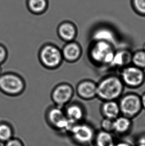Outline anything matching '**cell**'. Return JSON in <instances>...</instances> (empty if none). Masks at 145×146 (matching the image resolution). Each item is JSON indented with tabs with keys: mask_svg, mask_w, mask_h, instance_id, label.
Returning <instances> with one entry per match:
<instances>
[{
	"mask_svg": "<svg viewBox=\"0 0 145 146\" xmlns=\"http://www.w3.org/2000/svg\"><path fill=\"white\" fill-rule=\"evenodd\" d=\"M13 131L10 126L6 124H0V143H5L13 138Z\"/></svg>",
	"mask_w": 145,
	"mask_h": 146,
	"instance_id": "44dd1931",
	"label": "cell"
},
{
	"mask_svg": "<svg viewBox=\"0 0 145 146\" xmlns=\"http://www.w3.org/2000/svg\"><path fill=\"white\" fill-rule=\"evenodd\" d=\"M58 32L60 37L63 40L71 42L76 36V31L75 27L69 23H65L59 26Z\"/></svg>",
	"mask_w": 145,
	"mask_h": 146,
	"instance_id": "e0dca14e",
	"label": "cell"
},
{
	"mask_svg": "<svg viewBox=\"0 0 145 146\" xmlns=\"http://www.w3.org/2000/svg\"><path fill=\"white\" fill-rule=\"evenodd\" d=\"M141 100L142 105L143 109L145 110V92L143 93V94L141 96Z\"/></svg>",
	"mask_w": 145,
	"mask_h": 146,
	"instance_id": "83f0119b",
	"label": "cell"
},
{
	"mask_svg": "<svg viewBox=\"0 0 145 146\" xmlns=\"http://www.w3.org/2000/svg\"><path fill=\"white\" fill-rule=\"evenodd\" d=\"M24 88L22 79L14 74H5L0 77V89L5 93L15 95L20 93Z\"/></svg>",
	"mask_w": 145,
	"mask_h": 146,
	"instance_id": "8992f818",
	"label": "cell"
},
{
	"mask_svg": "<svg viewBox=\"0 0 145 146\" xmlns=\"http://www.w3.org/2000/svg\"><path fill=\"white\" fill-rule=\"evenodd\" d=\"M94 142L96 146H114L115 144L111 133L102 130L96 133Z\"/></svg>",
	"mask_w": 145,
	"mask_h": 146,
	"instance_id": "9a60e30c",
	"label": "cell"
},
{
	"mask_svg": "<svg viewBox=\"0 0 145 146\" xmlns=\"http://www.w3.org/2000/svg\"><path fill=\"white\" fill-rule=\"evenodd\" d=\"M132 122L131 119L124 116H120L113 120V132L118 134H127L131 129Z\"/></svg>",
	"mask_w": 145,
	"mask_h": 146,
	"instance_id": "7c38bea8",
	"label": "cell"
},
{
	"mask_svg": "<svg viewBox=\"0 0 145 146\" xmlns=\"http://www.w3.org/2000/svg\"><path fill=\"white\" fill-rule=\"evenodd\" d=\"M114 146H131L129 143L124 142V141H121L117 143H115Z\"/></svg>",
	"mask_w": 145,
	"mask_h": 146,
	"instance_id": "4316f807",
	"label": "cell"
},
{
	"mask_svg": "<svg viewBox=\"0 0 145 146\" xmlns=\"http://www.w3.org/2000/svg\"><path fill=\"white\" fill-rule=\"evenodd\" d=\"M4 146H25V145L22 140L13 137L8 142L4 143Z\"/></svg>",
	"mask_w": 145,
	"mask_h": 146,
	"instance_id": "603a6c76",
	"label": "cell"
},
{
	"mask_svg": "<svg viewBox=\"0 0 145 146\" xmlns=\"http://www.w3.org/2000/svg\"><path fill=\"white\" fill-rule=\"evenodd\" d=\"M48 119L51 125L55 128L60 131L70 132L74 123L67 118L60 109H52L48 114Z\"/></svg>",
	"mask_w": 145,
	"mask_h": 146,
	"instance_id": "52a82bcc",
	"label": "cell"
},
{
	"mask_svg": "<svg viewBox=\"0 0 145 146\" xmlns=\"http://www.w3.org/2000/svg\"><path fill=\"white\" fill-rule=\"evenodd\" d=\"M73 95V90L70 85H59L53 92V99L56 104L63 106L70 100Z\"/></svg>",
	"mask_w": 145,
	"mask_h": 146,
	"instance_id": "30bf717a",
	"label": "cell"
},
{
	"mask_svg": "<svg viewBox=\"0 0 145 146\" xmlns=\"http://www.w3.org/2000/svg\"><path fill=\"white\" fill-rule=\"evenodd\" d=\"M100 126L102 130L108 132H113V120L106 118H103L100 123Z\"/></svg>",
	"mask_w": 145,
	"mask_h": 146,
	"instance_id": "7402d4cb",
	"label": "cell"
},
{
	"mask_svg": "<svg viewBox=\"0 0 145 146\" xmlns=\"http://www.w3.org/2000/svg\"><path fill=\"white\" fill-rule=\"evenodd\" d=\"M40 58L43 64L47 67H56L61 62L62 54L55 46H45L41 50Z\"/></svg>",
	"mask_w": 145,
	"mask_h": 146,
	"instance_id": "ba28073f",
	"label": "cell"
},
{
	"mask_svg": "<svg viewBox=\"0 0 145 146\" xmlns=\"http://www.w3.org/2000/svg\"><path fill=\"white\" fill-rule=\"evenodd\" d=\"M47 0H28V6L32 13L40 14L47 8Z\"/></svg>",
	"mask_w": 145,
	"mask_h": 146,
	"instance_id": "d6986e66",
	"label": "cell"
},
{
	"mask_svg": "<svg viewBox=\"0 0 145 146\" xmlns=\"http://www.w3.org/2000/svg\"><path fill=\"white\" fill-rule=\"evenodd\" d=\"M118 104L122 115L131 119L137 116L143 109L141 96L133 92L122 95Z\"/></svg>",
	"mask_w": 145,
	"mask_h": 146,
	"instance_id": "3957f363",
	"label": "cell"
},
{
	"mask_svg": "<svg viewBox=\"0 0 145 146\" xmlns=\"http://www.w3.org/2000/svg\"><path fill=\"white\" fill-rule=\"evenodd\" d=\"M136 146H145V136L142 137L139 139Z\"/></svg>",
	"mask_w": 145,
	"mask_h": 146,
	"instance_id": "484cf974",
	"label": "cell"
},
{
	"mask_svg": "<svg viewBox=\"0 0 145 146\" xmlns=\"http://www.w3.org/2000/svg\"><path fill=\"white\" fill-rule=\"evenodd\" d=\"M131 57L132 53L126 50H123L115 52L110 65L115 67H124L131 63Z\"/></svg>",
	"mask_w": 145,
	"mask_h": 146,
	"instance_id": "5bb4252c",
	"label": "cell"
},
{
	"mask_svg": "<svg viewBox=\"0 0 145 146\" xmlns=\"http://www.w3.org/2000/svg\"><path fill=\"white\" fill-rule=\"evenodd\" d=\"M143 50L145 51V44H144L143 48Z\"/></svg>",
	"mask_w": 145,
	"mask_h": 146,
	"instance_id": "f1b7e54d",
	"label": "cell"
},
{
	"mask_svg": "<svg viewBox=\"0 0 145 146\" xmlns=\"http://www.w3.org/2000/svg\"><path fill=\"white\" fill-rule=\"evenodd\" d=\"M6 57V52L3 47L0 46V63H2Z\"/></svg>",
	"mask_w": 145,
	"mask_h": 146,
	"instance_id": "d4e9b609",
	"label": "cell"
},
{
	"mask_svg": "<svg viewBox=\"0 0 145 146\" xmlns=\"http://www.w3.org/2000/svg\"><path fill=\"white\" fill-rule=\"evenodd\" d=\"M0 146H1V145H0Z\"/></svg>",
	"mask_w": 145,
	"mask_h": 146,
	"instance_id": "4dcf8cb0",
	"label": "cell"
},
{
	"mask_svg": "<svg viewBox=\"0 0 145 146\" xmlns=\"http://www.w3.org/2000/svg\"><path fill=\"white\" fill-rule=\"evenodd\" d=\"M69 132L74 142L80 146H87L94 142L96 133L90 125L78 123L74 125Z\"/></svg>",
	"mask_w": 145,
	"mask_h": 146,
	"instance_id": "5b68a950",
	"label": "cell"
},
{
	"mask_svg": "<svg viewBox=\"0 0 145 146\" xmlns=\"http://www.w3.org/2000/svg\"><path fill=\"white\" fill-rule=\"evenodd\" d=\"M131 63L142 69H145V51L138 50L132 54Z\"/></svg>",
	"mask_w": 145,
	"mask_h": 146,
	"instance_id": "ffe728a7",
	"label": "cell"
},
{
	"mask_svg": "<svg viewBox=\"0 0 145 146\" xmlns=\"http://www.w3.org/2000/svg\"><path fill=\"white\" fill-rule=\"evenodd\" d=\"M119 77L124 86L132 88H139L145 81V73L144 69L132 64L122 67Z\"/></svg>",
	"mask_w": 145,
	"mask_h": 146,
	"instance_id": "277c9868",
	"label": "cell"
},
{
	"mask_svg": "<svg viewBox=\"0 0 145 146\" xmlns=\"http://www.w3.org/2000/svg\"><path fill=\"white\" fill-rule=\"evenodd\" d=\"M115 51L113 44L102 41L94 42L90 50V56L97 64L109 65Z\"/></svg>",
	"mask_w": 145,
	"mask_h": 146,
	"instance_id": "7a4b0ae2",
	"label": "cell"
},
{
	"mask_svg": "<svg viewBox=\"0 0 145 146\" xmlns=\"http://www.w3.org/2000/svg\"><path fill=\"white\" fill-rule=\"evenodd\" d=\"M97 83L91 80H85L78 84L76 91L78 96L84 100H90L96 97Z\"/></svg>",
	"mask_w": 145,
	"mask_h": 146,
	"instance_id": "9c48e42d",
	"label": "cell"
},
{
	"mask_svg": "<svg viewBox=\"0 0 145 146\" xmlns=\"http://www.w3.org/2000/svg\"><path fill=\"white\" fill-rule=\"evenodd\" d=\"M124 85L119 76L109 75L97 83L96 97L102 101H116L123 95Z\"/></svg>",
	"mask_w": 145,
	"mask_h": 146,
	"instance_id": "6da1fadb",
	"label": "cell"
},
{
	"mask_svg": "<svg viewBox=\"0 0 145 146\" xmlns=\"http://www.w3.org/2000/svg\"><path fill=\"white\" fill-rule=\"evenodd\" d=\"M100 112L103 118L113 120L121 114L118 102L115 100L103 101L100 107Z\"/></svg>",
	"mask_w": 145,
	"mask_h": 146,
	"instance_id": "8fae6325",
	"label": "cell"
},
{
	"mask_svg": "<svg viewBox=\"0 0 145 146\" xmlns=\"http://www.w3.org/2000/svg\"><path fill=\"white\" fill-rule=\"evenodd\" d=\"M92 39L96 41L105 42L113 44L115 42V36L113 32L106 28H101L96 30L92 35Z\"/></svg>",
	"mask_w": 145,
	"mask_h": 146,
	"instance_id": "2e32d148",
	"label": "cell"
},
{
	"mask_svg": "<svg viewBox=\"0 0 145 146\" xmlns=\"http://www.w3.org/2000/svg\"><path fill=\"white\" fill-rule=\"evenodd\" d=\"M134 4L140 13L145 14V0H134Z\"/></svg>",
	"mask_w": 145,
	"mask_h": 146,
	"instance_id": "cb8c5ba5",
	"label": "cell"
},
{
	"mask_svg": "<svg viewBox=\"0 0 145 146\" xmlns=\"http://www.w3.org/2000/svg\"><path fill=\"white\" fill-rule=\"evenodd\" d=\"M66 116L74 123H78L84 117L83 109L78 105H72L67 109Z\"/></svg>",
	"mask_w": 145,
	"mask_h": 146,
	"instance_id": "ac0fdd59",
	"label": "cell"
},
{
	"mask_svg": "<svg viewBox=\"0 0 145 146\" xmlns=\"http://www.w3.org/2000/svg\"><path fill=\"white\" fill-rule=\"evenodd\" d=\"M82 54L80 46L75 42H71L65 46L63 50V55L68 61H76L78 60Z\"/></svg>",
	"mask_w": 145,
	"mask_h": 146,
	"instance_id": "4fadbf2b",
	"label": "cell"
},
{
	"mask_svg": "<svg viewBox=\"0 0 145 146\" xmlns=\"http://www.w3.org/2000/svg\"><path fill=\"white\" fill-rule=\"evenodd\" d=\"M1 68L0 67V73H1Z\"/></svg>",
	"mask_w": 145,
	"mask_h": 146,
	"instance_id": "f546056e",
	"label": "cell"
}]
</instances>
